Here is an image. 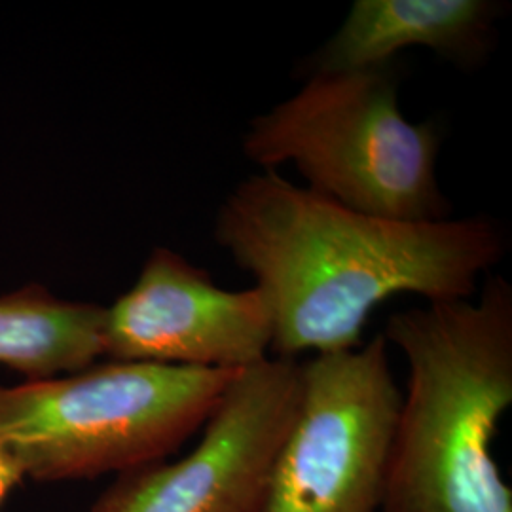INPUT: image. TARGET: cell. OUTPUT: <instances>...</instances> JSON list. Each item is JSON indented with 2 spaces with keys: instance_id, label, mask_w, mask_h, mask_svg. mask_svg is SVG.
Returning a JSON list of instances; mask_svg holds the SVG:
<instances>
[{
  "instance_id": "3957f363",
  "label": "cell",
  "mask_w": 512,
  "mask_h": 512,
  "mask_svg": "<svg viewBox=\"0 0 512 512\" xmlns=\"http://www.w3.org/2000/svg\"><path fill=\"white\" fill-rule=\"evenodd\" d=\"M241 148L262 171L293 164L306 188L365 215L433 222L452 213L437 179L439 129L406 120L393 65L311 73L249 122Z\"/></svg>"
},
{
  "instance_id": "277c9868",
  "label": "cell",
  "mask_w": 512,
  "mask_h": 512,
  "mask_svg": "<svg viewBox=\"0 0 512 512\" xmlns=\"http://www.w3.org/2000/svg\"><path fill=\"white\" fill-rule=\"evenodd\" d=\"M236 374L110 361L0 385V446L37 482L122 475L175 454Z\"/></svg>"
},
{
  "instance_id": "7a4b0ae2",
  "label": "cell",
  "mask_w": 512,
  "mask_h": 512,
  "mask_svg": "<svg viewBox=\"0 0 512 512\" xmlns=\"http://www.w3.org/2000/svg\"><path fill=\"white\" fill-rule=\"evenodd\" d=\"M408 382L380 512H512L492 440L512 404V287L484 279L476 302H427L382 332Z\"/></svg>"
},
{
  "instance_id": "5b68a950",
  "label": "cell",
  "mask_w": 512,
  "mask_h": 512,
  "mask_svg": "<svg viewBox=\"0 0 512 512\" xmlns=\"http://www.w3.org/2000/svg\"><path fill=\"white\" fill-rule=\"evenodd\" d=\"M376 334L300 363V399L275 461L268 512H380L403 391Z\"/></svg>"
},
{
  "instance_id": "6da1fadb",
  "label": "cell",
  "mask_w": 512,
  "mask_h": 512,
  "mask_svg": "<svg viewBox=\"0 0 512 512\" xmlns=\"http://www.w3.org/2000/svg\"><path fill=\"white\" fill-rule=\"evenodd\" d=\"M213 236L268 300L270 353L281 359L359 348L372 311L397 294L467 300L509 249L503 224L490 217H372L275 171L226 196Z\"/></svg>"
},
{
  "instance_id": "9c48e42d",
  "label": "cell",
  "mask_w": 512,
  "mask_h": 512,
  "mask_svg": "<svg viewBox=\"0 0 512 512\" xmlns=\"http://www.w3.org/2000/svg\"><path fill=\"white\" fill-rule=\"evenodd\" d=\"M107 308L29 283L0 296V365L27 382L73 374L105 355Z\"/></svg>"
},
{
  "instance_id": "52a82bcc",
  "label": "cell",
  "mask_w": 512,
  "mask_h": 512,
  "mask_svg": "<svg viewBox=\"0 0 512 512\" xmlns=\"http://www.w3.org/2000/svg\"><path fill=\"white\" fill-rule=\"evenodd\" d=\"M272 338V311L260 289H220L165 247L150 253L105 317L110 361L239 372L268 359Z\"/></svg>"
},
{
  "instance_id": "ba28073f",
  "label": "cell",
  "mask_w": 512,
  "mask_h": 512,
  "mask_svg": "<svg viewBox=\"0 0 512 512\" xmlns=\"http://www.w3.org/2000/svg\"><path fill=\"white\" fill-rule=\"evenodd\" d=\"M503 4L494 0H355L336 35L311 59V73L393 65L408 48H429L459 67L490 54Z\"/></svg>"
},
{
  "instance_id": "30bf717a",
  "label": "cell",
  "mask_w": 512,
  "mask_h": 512,
  "mask_svg": "<svg viewBox=\"0 0 512 512\" xmlns=\"http://www.w3.org/2000/svg\"><path fill=\"white\" fill-rule=\"evenodd\" d=\"M25 476L21 473L18 463L10 458V454L0 446V505L8 494L21 484Z\"/></svg>"
},
{
  "instance_id": "8992f818",
  "label": "cell",
  "mask_w": 512,
  "mask_h": 512,
  "mask_svg": "<svg viewBox=\"0 0 512 512\" xmlns=\"http://www.w3.org/2000/svg\"><path fill=\"white\" fill-rule=\"evenodd\" d=\"M300 399V363L268 357L236 374L200 444L122 473L92 512H268L275 461Z\"/></svg>"
}]
</instances>
